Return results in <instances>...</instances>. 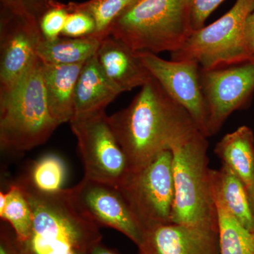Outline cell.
Listing matches in <instances>:
<instances>
[{
    "label": "cell",
    "instance_id": "26",
    "mask_svg": "<svg viewBox=\"0 0 254 254\" xmlns=\"http://www.w3.org/2000/svg\"><path fill=\"white\" fill-rule=\"evenodd\" d=\"M95 28L94 19L91 15L84 11H71L68 13L62 36L81 38L92 36Z\"/></svg>",
    "mask_w": 254,
    "mask_h": 254
},
{
    "label": "cell",
    "instance_id": "13",
    "mask_svg": "<svg viewBox=\"0 0 254 254\" xmlns=\"http://www.w3.org/2000/svg\"><path fill=\"white\" fill-rule=\"evenodd\" d=\"M139 254H220L218 232L169 223L143 230Z\"/></svg>",
    "mask_w": 254,
    "mask_h": 254
},
{
    "label": "cell",
    "instance_id": "21",
    "mask_svg": "<svg viewBox=\"0 0 254 254\" xmlns=\"http://www.w3.org/2000/svg\"><path fill=\"white\" fill-rule=\"evenodd\" d=\"M0 218L11 227L16 240H23L28 237L33 222L31 210L16 182L11 184L6 192H0Z\"/></svg>",
    "mask_w": 254,
    "mask_h": 254
},
{
    "label": "cell",
    "instance_id": "30",
    "mask_svg": "<svg viewBox=\"0 0 254 254\" xmlns=\"http://www.w3.org/2000/svg\"><path fill=\"white\" fill-rule=\"evenodd\" d=\"M92 254H120L115 251L110 250L108 247H105L103 243H100L96 248L93 251Z\"/></svg>",
    "mask_w": 254,
    "mask_h": 254
},
{
    "label": "cell",
    "instance_id": "3",
    "mask_svg": "<svg viewBox=\"0 0 254 254\" xmlns=\"http://www.w3.org/2000/svg\"><path fill=\"white\" fill-rule=\"evenodd\" d=\"M193 31L190 0H134L114 20L109 36L134 52L180 50Z\"/></svg>",
    "mask_w": 254,
    "mask_h": 254
},
{
    "label": "cell",
    "instance_id": "6",
    "mask_svg": "<svg viewBox=\"0 0 254 254\" xmlns=\"http://www.w3.org/2000/svg\"><path fill=\"white\" fill-rule=\"evenodd\" d=\"M254 0H237L231 9L208 26L192 32L173 61H193L203 69L225 67L254 60L247 48L245 25Z\"/></svg>",
    "mask_w": 254,
    "mask_h": 254
},
{
    "label": "cell",
    "instance_id": "22",
    "mask_svg": "<svg viewBox=\"0 0 254 254\" xmlns=\"http://www.w3.org/2000/svg\"><path fill=\"white\" fill-rule=\"evenodd\" d=\"M134 0H88L84 2L66 4L68 12L84 11L91 15L95 22V31L92 36L103 40L109 36L112 23Z\"/></svg>",
    "mask_w": 254,
    "mask_h": 254
},
{
    "label": "cell",
    "instance_id": "25",
    "mask_svg": "<svg viewBox=\"0 0 254 254\" xmlns=\"http://www.w3.org/2000/svg\"><path fill=\"white\" fill-rule=\"evenodd\" d=\"M1 10L15 16L34 20H40L53 5L55 0H0Z\"/></svg>",
    "mask_w": 254,
    "mask_h": 254
},
{
    "label": "cell",
    "instance_id": "31",
    "mask_svg": "<svg viewBox=\"0 0 254 254\" xmlns=\"http://www.w3.org/2000/svg\"><path fill=\"white\" fill-rule=\"evenodd\" d=\"M251 204H252V209H253V212L254 214V193L253 195H252V198H251Z\"/></svg>",
    "mask_w": 254,
    "mask_h": 254
},
{
    "label": "cell",
    "instance_id": "2",
    "mask_svg": "<svg viewBox=\"0 0 254 254\" xmlns=\"http://www.w3.org/2000/svg\"><path fill=\"white\" fill-rule=\"evenodd\" d=\"M16 182L27 198L33 220L28 237L16 238L20 254H92L102 243L100 227L78 210L68 189L48 193L37 190L25 177Z\"/></svg>",
    "mask_w": 254,
    "mask_h": 254
},
{
    "label": "cell",
    "instance_id": "27",
    "mask_svg": "<svg viewBox=\"0 0 254 254\" xmlns=\"http://www.w3.org/2000/svg\"><path fill=\"white\" fill-rule=\"evenodd\" d=\"M225 0H190L193 31L204 27L207 18Z\"/></svg>",
    "mask_w": 254,
    "mask_h": 254
},
{
    "label": "cell",
    "instance_id": "17",
    "mask_svg": "<svg viewBox=\"0 0 254 254\" xmlns=\"http://www.w3.org/2000/svg\"><path fill=\"white\" fill-rule=\"evenodd\" d=\"M215 153L240 178L251 199L254 193V134L252 128L242 126L227 133L215 145Z\"/></svg>",
    "mask_w": 254,
    "mask_h": 254
},
{
    "label": "cell",
    "instance_id": "23",
    "mask_svg": "<svg viewBox=\"0 0 254 254\" xmlns=\"http://www.w3.org/2000/svg\"><path fill=\"white\" fill-rule=\"evenodd\" d=\"M66 168L61 158L46 155L32 165L26 178L37 190L54 193L64 190Z\"/></svg>",
    "mask_w": 254,
    "mask_h": 254
},
{
    "label": "cell",
    "instance_id": "15",
    "mask_svg": "<svg viewBox=\"0 0 254 254\" xmlns=\"http://www.w3.org/2000/svg\"><path fill=\"white\" fill-rule=\"evenodd\" d=\"M83 64L64 65L42 62L48 105L59 125L69 123L74 115L75 88Z\"/></svg>",
    "mask_w": 254,
    "mask_h": 254
},
{
    "label": "cell",
    "instance_id": "5",
    "mask_svg": "<svg viewBox=\"0 0 254 254\" xmlns=\"http://www.w3.org/2000/svg\"><path fill=\"white\" fill-rule=\"evenodd\" d=\"M207 138L198 131L171 149L175 190L172 222L218 232Z\"/></svg>",
    "mask_w": 254,
    "mask_h": 254
},
{
    "label": "cell",
    "instance_id": "29",
    "mask_svg": "<svg viewBox=\"0 0 254 254\" xmlns=\"http://www.w3.org/2000/svg\"><path fill=\"white\" fill-rule=\"evenodd\" d=\"M245 40L247 48L254 55V11L249 16L245 25Z\"/></svg>",
    "mask_w": 254,
    "mask_h": 254
},
{
    "label": "cell",
    "instance_id": "7",
    "mask_svg": "<svg viewBox=\"0 0 254 254\" xmlns=\"http://www.w3.org/2000/svg\"><path fill=\"white\" fill-rule=\"evenodd\" d=\"M119 189L143 230L173 223L175 190L171 150L162 152L143 168L130 171Z\"/></svg>",
    "mask_w": 254,
    "mask_h": 254
},
{
    "label": "cell",
    "instance_id": "10",
    "mask_svg": "<svg viewBox=\"0 0 254 254\" xmlns=\"http://www.w3.org/2000/svg\"><path fill=\"white\" fill-rule=\"evenodd\" d=\"M68 191L78 210L98 226L118 230L137 247L141 243L143 227L119 187L83 177Z\"/></svg>",
    "mask_w": 254,
    "mask_h": 254
},
{
    "label": "cell",
    "instance_id": "12",
    "mask_svg": "<svg viewBox=\"0 0 254 254\" xmlns=\"http://www.w3.org/2000/svg\"><path fill=\"white\" fill-rule=\"evenodd\" d=\"M40 23L1 11L0 92L14 86L37 58L43 39Z\"/></svg>",
    "mask_w": 254,
    "mask_h": 254
},
{
    "label": "cell",
    "instance_id": "11",
    "mask_svg": "<svg viewBox=\"0 0 254 254\" xmlns=\"http://www.w3.org/2000/svg\"><path fill=\"white\" fill-rule=\"evenodd\" d=\"M148 71L168 95L188 112L203 135L208 111L200 83V67L193 61H168L148 52H137Z\"/></svg>",
    "mask_w": 254,
    "mask_h": 254
},
{
    "label": "cell",
    "instance_id": "14",
    "mask_svg": "<svg viewBox=\"0 0 254 254\" xmlns=\"http://www.w3.org/2000/svg\"><path fill=\"white\" fill-rule=\"evenodd\" d=\"M96 55L105 76L120 93L141 88L153 78L138 53L112 36L102 40Z\"/></svg>",
    "mask_w": 254,
    "mask_h": 254
},
{
    "label": "cell",
    "instance_id": "20",
    "mask_svg": "<svg viewBox=\"0 0 254 254\" xmlns=\"http://www.w3.org/2000/svg\"><path fill=\"white\" fill-rule=\"evenodd\" d=\"M218 220L220 254H254V232L244 227L213 190Z\"/></svg>",
    "mask_w": 254,
    "mask_h": 254
},
{
    "label": "cell",
    "instance_id": "4",
    "mask_svg": "<svg viewBox=\"0 0 254 254\" xmlns=\"http://www.w3.org/2000/svg\"><path fill=\"white\" fill-rule=\"evenodd\" d=\"M60 126L50 112L37 57L22 78L0 92V146L23 152L43 144Z\"/></svg>",
    "mask_w": 254,
    "mask_h": 254
},
{
    "label": "cell",
    "instance_id": "1",
    "mask_svg": "<svg viewBox=\"0 0 254 254\" xmlns=\"http://www.w3.org/2000/svg\"><path fill=\"white\" fill-rule=\"evenodd\" d=\"M108 121L130 171L143 168L199 131L188 112L153 76L127 108L108 117Z\"/></svg>",
    "mask_w": 254,
    "mask_h": 254
},
{
    "label": "cell",
    "instance_id": "8",
    "mask_svg": "<svg viewBox=\"0 0 254 254\" xmlns=\"http://www.w3.org/2000/svg\"><path fill=\"white\" fill-rule=\"evenodd\" d=\"M69 124L77 139L85 178L120 187L129 166L105 110L74 117Z\"/></svg>",
    "mask_w": 254,
    "mask_h": 254
},
{
    "label": "cell",
    "instance_id": "19",
    "mask_svg": "<svg viewBox=\"0 0 254 254\" xmlns=\"http://www.w3.org/2000/svg\"><path fill=\"white\" fill-rule=\"evenodd\" d=\"M102 40L93 36L81 38H43L37 49V57L43 63L54 64H78L86 63L97 54Z\"/></svg>",
    "mask_w": 254,
    "mask_h": 254
},
{
    "label": "cell",
    "instance_id": "24",
    "mask_svg": "<svg viewBox=\"0 0 254 254\" xmlns=\"http://www.w3.org/2000/svg\"><path fill=\"white\" fill-rule=\"evenodd\" d=\"M68 13L66 4L55 0L40 20V28L44 39L54 41L62 36Z\"/></svg>",
    "mask_w": 254,
    "mask_h": 254
},
{
    "label": "cell",
    "instance_id": "18",
    "mask_svg": "<svg viewBox=\"0 0 254 254\" xmlns=\"http://www.w3.org/2000/svg\"><path fill=\"white\" fill-rule=\"evenodd\" d=\"M212 189L239 222L254 232V214L250 195L240 178L227 165L211 170Z\"/></svg>",
    "mask_w": 254,
    "mask_h": 254
},
{
    "label": "cell",
    "instance_id": "16",
    "mask_svg": "<svg viewBox=\"0 0 254 254\" xmlns=\"http://www.w3.org/2000/svg\"><path fill=\"white\" fill-rule=\"evenodd\" d=\"M120 94L105 76L95 55L83 64L76 82L73 118L105 111Z\"/></svg>",
    "mask_w": 254,
    "mask_h": 254
},
{
    "label": "cell",
    "instance_id": "9",
    "mask_svg": "<svg viewBox=\"0 0 254 254\" xmlns=\"http://www.w3.org/2000/svg\"><path fill=\"white\" fill-rule=\"evenodd\" d=\"M207 111L208 137L213 136L232 113L247 105L254 92V60L200 70Z\"/></svg>",
    "mask_w": 254,
    "mask_h": 254
},
{
    "label": "cell",
    "instance_id": "28",
    "mask_svg": "<svg viewBox=\"0 0 254 254\" xmlns=\"http://www.w3.org/2000/svg\"><path fill=\"white\" fill-rule=\"evenodd\" d=\"M0 254H21L14 232L9 225H1L0 227Z\"/></svg>",
    "mask_w": 254,
    "mask_h": 254
}]
</instances>
